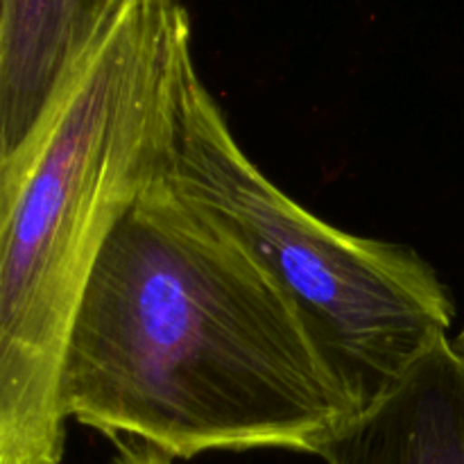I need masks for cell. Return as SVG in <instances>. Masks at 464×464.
Masks as SVG:
<instances>
[{
  "label": "cell",
  "instance_id": "6",
  "mask_svg": "<svg viewBox=\"0 0 464 464\" xmlns=\"http://www.w3.org/2000/svg\"><path fill=\"white\" fill-rule=\"evenodd\" d=\"M116 444V458L113 464H172L175 458L168 453L159 451L152 444H145L134 438H116L111 440Z\"/></svg>",
  "mask_w": 464,
  "mask_h": 464
},
{
  "label": "cell",
  "instance_id": "1",
  "mask_svg": "<svg viewBox=\"0 0 464 464\" xmlns=\"http://www.w3.org/2000/svg\"><path fill=\"white\" fill-rule=\"evenodd\" d=\"M66 420L152 444L315 456L358 412L290 295L170 172L130 207L86 285L62 372Z\"/></svg>",
  "mask_w": 464,
  "mask_h": 464
},
{
  "label": "cell",
  "instance_id": "7",
  "mask_svg": "<svg viewBox=\"0 0 464 464\" xmlns=\"http://www.w3.org/2000/svg\"><path fill=\"white\" fill-rule=\"evenodd\" d=\"M111 3H116V0H84L86 14H89L91 21H95V18L100 16V12H102V9Z\"/></svg>",
  "mask_w": 464,
  "mask_h": 464
},
{
  "label": "cell",
  "instance_id": "8",
  "mask_svg": "<svg viewBox=\"0 0 464 464\" xmlns=\"http://www.w3.org/2000/svg\"><path fill=\"white\" fill-rule=\"evenodd\" d=\"M453 340H456V343L460 344V347L464 349V322H462V329L458 331V335H456V338H453Z\"/></svg>",
  "mask_w": 464,
  "mask_h": 464
},
{
  "label": "cell",
  "instance_id": "3",
  "mask_svg": "<svg viewBox=\"0 0 464 464\" xmlns=\"http://www.w3.org/2000/svg\"><path fill=\"white\" fill-rule=\"evenodd\" d=\"M170 181L290 295L358 411L451 335L456 302L435 267L285 195L240 148L195 59L181 80Z\"/></svg>",
  "mask_w": 464,
  "mask_h": 464
},
{
  "label": "cell",
  "instance_id": "2",
  "mask_svg": "<svg viewBox=\"0 0 464 464\" xmlns=\"http://www.w3.org/2000/svg\"><path fill=\"white\" fill-rule=\"evenodd\" d=\"M193 62L181 0L100 12L48 111L0 161V464H62L68 338L104 245L170 172Z\"/></svg>",
  "mask_w": 464,
  "mask_h": 464
},
{
  "label": "cell",
  "instance_id": "4",
  "mask_svg": "<svg viewBox=\"0 0 464 464\" xmlns=\"http://www.w3.org/2000/svg\"><path fill=\"white\" fill-rule=\"evenodd\" d=\"M326 464H464V349L438 340L315 453Z\"/></svg>",
  "mask_w": 464,
  "mask_h": 464
},
{
  "label": "cell",
  "instance_id": "5",
  "mask_svg": "<svg viewBox=\"0 0 464 464\" xmlns=\"http://www.w3.org/2000/svg\"><path fill=\"white\" fill-rule=\"evenodd\" d=\"M95 21L84 0H0V161L39 125Z\"/></svg>",
  "mask_w": 464,
  "mask_h": 464
}]
</instances>
